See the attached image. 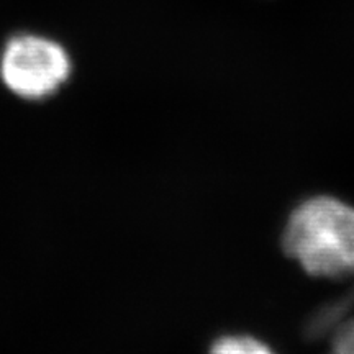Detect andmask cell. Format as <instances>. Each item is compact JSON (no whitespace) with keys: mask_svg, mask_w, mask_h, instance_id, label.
Returning a JSON list of instances; mask_svg holds the SVG:
<instances>
[{"mask_svg":"<svg viewBox=\"0 0 354 354\" xmlns=\"http://www.w3.org/2000/svg\"><path fill=\"white\" fill-rule=\"evenodd\" d=\"M284 250L310 276H354V207L325 196L300 203L286 227Z\"/></svg>","mask_w":354,"mask_h":354,"instance_id":"cell-1","label":"cell"},{"mask_svg":"<svg viewBox=\"0 0 354 354\" xmlns=\"http://www.w3.org/2000/svg\"><path fill=\"white\" fill-rule=\"evenodd\" d=\"M71 74V59L53 39L21 35L12 38L0 57V77L15 95L38 100L55 94Z\"/></svg>","mask_w":354,"mask_h":354,"instance_id":"cell-2","label":"cell"},{"mask_svg":"<svg viewBox=\"0 0 354 354\" xmlns=\"http://www.w3.org/2000/svg\"><path fill=\"white\" fill-rule=\"evenodd\" d=\"M210 354H274L268 344L246 335L223 336L212 346Z\"/></svg>","mask_w":354,"mask_h":354,"instance_id":"cell-3","label":"cell"},{"mask_svg":"<svg viewBox=\"0 0 354 354\" xmlns=\"http://www.w3.org/2000/svg\"><path fill=\"white\" fill-rule=\"evenodd\" d=\"M333 354H354V318L336 330L333 338Z\"/></svg>","mask_w":354,"mask_h":354,"instance_id":"cell-4","label":"cell"},{"mask_svg":"<svg viewBox=\"0 0 354 354\" xmlns=\"http://www.w3.org/2000/svg\"><path fill=\"white\" fill-rule=\"evenodd\" d=\"M331 354H333V353H331Z\"/></svg>","mask_w":354,"mask_h":354,"instance_id":"cell-5","label":"cell"}]
</instances>
